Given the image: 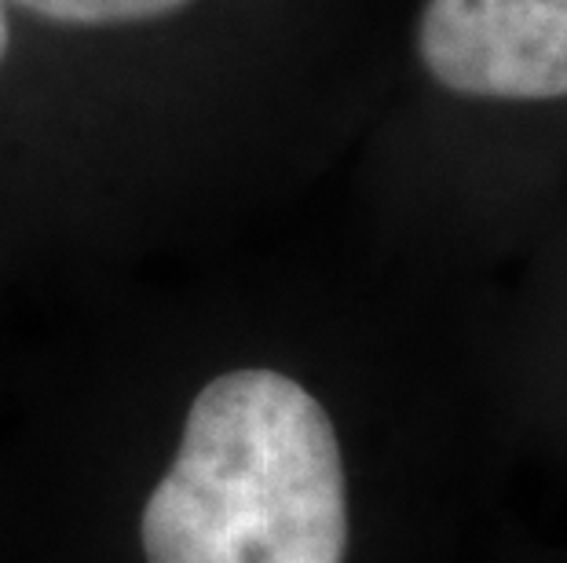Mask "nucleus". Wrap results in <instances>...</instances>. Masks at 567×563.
<instances>
[{
	"mask_svg": "<svg viewBox=\"0 0 567 563\" xmlns=\"http://www.w3.org/2000/svg\"><path fill=\"white\" fill-rule=\"evenodd\" d=\"M44 19L70 22V27H114V22H147L173 15L190 0H16Z\"/></svg>",
	"mask_w": 567,
	"mask_h": 563,
	"instance_id": "3",
	"label": "nucleus"
},
{
	"mask_svg": "<svg viewBox=\"0 0 567 563\" xmlns=\"http://www.w3.org/2000/svg\"><path fill=\"white\" fill-rule=\"evenodd\" d=\"M8 44H11V33H8V15H4V0H0V66H4Z\"/></svg>",
	"mask_w": 567,
	"mask_h": 563,
	"instance_id": "4",
	"label": "nucleus"
},
{
	"mask_svg": "<svg viewBox=\"0 0 567 563\" xmlns=\"http://www.w3.org/2000/svg\"><path fill=\"white\" fill-rule=\"evenodd\" d=\"M348 534L337 428L279 369H231L195 395L140 517L147 563H344Z\"/></svg>",
	"mask_w": 567,
	"mask_h": 563,
	"instance_id": "1",
	"label": "nucleus"
},
{
	"mask_svg": "<svg viewBox=\"0 0 567 563\" xmlns=\"http://www.w3.org/2000/svg\"><path fill=\"white\" fill-rule=\"evenodd\" d=\"M417 55L436 85L468 100H564L567 0H429Z\"/></svg>",
	"mask_w": 567,
	"mask_h": 563,
	"instance_id": "2",
	"label": "nucleus"
}]
</instances>
